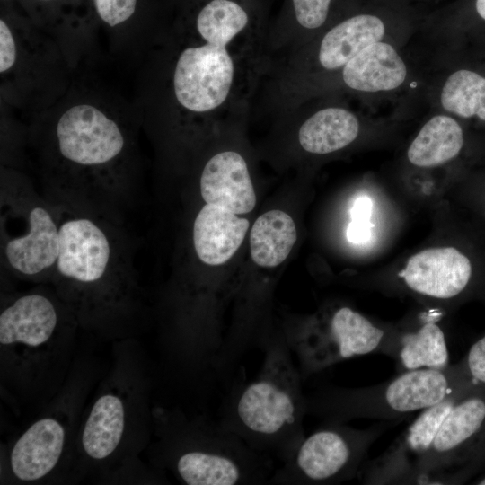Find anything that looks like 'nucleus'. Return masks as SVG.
I'll return each instance as SVG.
<instances>
[{
  "mask_svg": "<svg viewBox=\"0 0 485 485\" xmlns=\"http://www.w3.org/2000/svg\"><path fill=\"white\" fill-rule=\"evenodd\" d=\"M473 391L454 392L422 410L386 451L365 462L357 475L359 481L364 484H410L446 414L461 397Z\"/></svg>",
  "mask_w": 485,
  "mask_h": 485,
  "instance_id": "11",
  "label": "nucleus"
},
{
  "mask_svg": "<svg viewBox=\"0 0 485 485\" xmlns=\"http://www.w3.org/2000/svg\"><path fill=\"white\" fill-rule=\"evenodd\" d=\"M469 259L454 247H436L410 257L400 272L405 287L423 297L447 301L462 295L472 278Z\"/></svg>",
  "mask_w": 485,
  "mask_h": 485,
  "instance_id": "13",
  "label": "nucleus"
},
{
  "mask_svg": "<svg viewBox=\"0 0 485 485\" xmlns=\"http://www.w3.org/2000/svg\"><path fill=\"white\" fill-rule=\"evenodd\" d=\"M59 206L60 248L50 282L55 294L81 322H99L125 310L137 284L119 224Z\"/></svg>",
  "mask_w": 485,
  "mask_h": 485,
  "instance_id": "2",
  "label": "nucleus"
},
{
  "mask_svg": "<svg viewBox=\"0 0 485 485\" xmlns=\"http://www.w3.org/2000/svg\"><path fill=\"white\" fill-rule=\"evenodd\" d=\"M1 260L12 274L51 282L60 248V206L25 185L1 190Z\"/></svg>",
  "mask_w": 485,
  "mask_h": 485,
  "instance_id": "8",
  "label": "nucleus"
},
{
  "mask_svg": "<svg viewBox=\"0 0 485 485\" xmlns=\"http://www.w3.org/2000/svg\"><path fill=\"white\" fill-rule=\"evenodd\" d=\"M373 202L366 196L357 198L350 210L351 220L369 221L372 214Z\"/></svg>",
  "mask_w": 485,
  "mask_h": 485,
  "instance_id": "30",
  "label": "nucleus"
},
{
  "mask_svg": "<svg viewBox=\"0 0 485 485\" xmlns=\"http://www.w3.org/2000/svg\"><path fill=\"white\" fill-rule=\"evenodd\" d=\"M459 362L470 382L476 387L485 388V333L472 344Z\"/></svg>",
  "mask_w": 485,
  "mask_h": 485,
  "instance_id": "26",
  "label": "nucleus"
},
{
  "mask_svg": "<svg viewBox=\"0 0 485 485\" xmlns=\"http://www.w3.org/2000/svg\"><path fill=\"white\" fill-rule=\"evenodd\" d=\"M331 0H292L295 19L304 31H314L327 20Z\"/></svg>",
  "mask_w": 485,
  "mask_h": 485,
  "instance_id": "25",
  "label": "nucleus"
},
{
  "mask_svg": "<svg viewBox=\"0 0 485 485\" xmlns=\"http://www.w3.org/2000/svg\"><path fill=\"white\" fill-rule=\"evenodd\" d=\"M164 438L168 462L184 484H269L275 471L272 457L254 451L219 420L168 419Z\"/></svg>",
  "mask_w": 485,
  "mask_h": 485,
  "instance_id": "6",
  "label": "nucleus"
},
{
  "mask_svg": "<svg viewBox=\"0 0 485 485\" xmlns=\"http://www.w3.org/2000/svg\"><path fill=\"white\" fill-rule=\"evenodd\" d=\"M66 442V429L55 418L34 422L15 442L10 454L13 475L23 481L42 479L56 467Z\"/></svg>",
  "mask_w": 485,
  "mask_h": 485,
  "instance_id": "15",
  "label": "nucleus"
},
{
  "mask_svg": "<svg viewBox=\"0 0 485 485\" xmlns=\"http://www.w3.org/2000/svg\"><path fill=\"white\" fill-rule=\"evenodd\" d=\"M57 162L48 199L119 223L128 196L126 133L99 108L80 103L61 114L54 129Z\"/></svg>",
  "mask_w": 485,
  "mask_h": 485,
  "instance_id": "3",
  "label": "nucleus"
},
{
  "mask_svg": "<svg viewBox=\"0 0 485 485\" xmlns=\"http://www.w3.org/2000/svg\"><path fill=\"white\" fill-rule=\"evenodd\" d=\"M248 12L234 0H210L195 20V37L180 49L172 92L185 111L224 113L238 104L266 68L267 39L249 35Z\"/></svg>",
  "mask_w": 485,
  "mask_h": 485,
  "instance_id": "1",
  "label": "nucleus"
},
{
  "mask_svg": "<svg viewBox=\"0 0 485 485\" xmlns=\"http://www.w3.org/2000/svg\"><path fill=\"white\" fill-rule=\"evenodd\" d=\"M296 239L295 225L289 215L268 211L256 219L251 230V258L260 267H277L287 259Z\"/></svg>",
  "mask_w": 485,
  "mask_h": 485,
  "instance_id": "23",
  "label": "nucleus"
},
{
  "mask_svg": "<svg viewBox=\"0 0 485 485\" xmlns=\"http://www.w3.org/2000/svg\"><path fill=\"white\" fill-rule=\"evenodd\" d=\"M440 103L450 113L485 121V77L468 69L454 72L443 84Z\"/></svg>",
  "mask_w": 485,
  "mask_h": 485,
  "instance_id": "24",
  "label": "nucleus"
},
{
  "mask_svg": "<svg viewBox=\"0 0 485 485\" xmlns=\"http://www.w3.org/2000/svg\"><path fill=\"white\" fill-rule=\"evenodd\" d=\"M126 411L122 399L105 393L94 402L84 423L81 444L93 460H104L118 448L125 429Z\"/></svg>",
  "mask_w": 485,
  "mask_h": 485,
  "instance_id": "21",
  "label": "nucleus"
},
{
  "mask_svg": "<svg viewBox=\"0 0 485 485\" xmlns=\"http://www.w3.org/2000/svg\"><path fill=\"white\" fill-rule=\"evenodd\" d=\"M282 334L303 383L356 357L383 354L394 359L396 354V329L377 324L347 305L291 323Z\"/></svg>",
  "mask_w": 485,
  "mask_h": 485,
  "instance_id": "7",
  "label": "nucleus"
},
{
  "mask_svg": "<svg viewBox=\"0 0 485 485\" xmlns=\"http://www.w3.org/2000/svg\"><path fill=\"white\" fill-rule=\"evenodd\" d=\"M199 190L205 204L234 214L249 213L256 204L247 163L234 151L216 154L205 163L199 178Z\"/></svg>",
  "mask_w": 485,
  "mask_h": 485,
  "instance_id": "14",
  "label": "nucleus"
},
{
  "mask_svg": "<svg viewBox=\"0 0 485 485\" xmlns=\"http://www.w3.org/2000/svg\"><path fill=\"white\" fill-rule=\"evenodd\" d=\"M359 128V120L352 111L340 106H327L302 123L298 141L308 153L327 154L350 145L357 137Z\"/></svg>",
  "mask_w": 485,
  "mask_h": 485,
  "instance_id": "20",
  "label": "nucleus"
},
{
  "mask_svg": "<svg viewBox=\"0 0 485 485\" xmlns=\"http://www.w3.org/2000/svg\"><path fill=\"white\" fill-rule=\"evenodd\" d=\"M474 386L460 362L445 369L419 368L401 372L392 380L372 386H323L306 395L307 414L322 421L360 419L398 421L422 411L459 391Z\"/></svg>",
  "mask_w": 485,
  "mask_h": 485,
  "instance_id": "5",
  "label": "nucleus"
},
{
  "mask_svg": "<svg viewBox=\"0 0 485 485\" xmlns=\"http://www.w3.org/2000/svg\"><path fill=\"white\" fill-rule=\"evenodd\" d=\"M472 483L478 485H485V470L477 475V477L473 480Z\"/></svg>",
  "mask_w": 485,
  "mask_h": 485,
  "instance_id": "32",
  "label": "nucleus"
},
{
  "mask_svg": "<svg viewBox=\"0 0 485 485\" xmlns=\"http://www.w3.org/2000/svg\"><path fill=\"white\" fill-rule=\"evenodd\" d=\"M485 449V389L461 397L446 414L410 484H460L478 474Z\"/></svg>",
  "mask_w": 485,
  "mask_h": 485,
  "instance_id": "10",
  "label": "nucleus"
},
{
  "mask_svg": "<svg viewBox=\"0 0 485 485\" xmlns=\"http://www.w3.org/2000/svg\"><path fill=\"white\" fill-rule=\"evenodd\" d=\"M249 221L225 208L205 204L192 227V242L203 263L217 266L226 262L242 243Z\"/></svg>",
  "mask_w": 485,
  "mask_h": 485,
  "instance_id": "18",
  "label": "nucleus"
},
{
  "mask_svg": "<svg viewBox=\"0 0 485 485\" xmlns=\"http://www.w3.org/2000/svg\"><path fill=\"white\" fill-rule=\"evenodd\" d=\"M261 351L257 375L232 389L220 410V423L254 451L282 463L304 438L306 394L282 333L271 334Z\"/></svg>",
  "mask_w": 485,
  "mask_h": 485,
  "instance_id": "4",
  "label": "nucleus"
},
{
  "mask_svg": "<svg viewBox=\"0 0 485 485\" xmlns=\"http://www.w3.org/2000/svg\"><path fill=\"white\" fill-rule=\"evenodd\" d=\"M17 48L13 33L4 19L0 20V72L13 67L16 61Z\"/></svg>",
  "mask_w": 485,
  "mask_h": 485,
  "instance_id": "28",
  "label": "nucleus"
},
{
  "mask_svg": "<svg viewBox=\"0 0 485 485\" xmlns=\"http://www.w3.org/2000/svg\"><path fill=\"white\" fill-rule=\"evenodd\" d=\"M322 424L305 436L289 460L274 471L269 484L328 485L357 477L368 450L388 428L390 421L366 428L344 422Z\"/></svg>",
  "mask_w": 485,
  "mask_h": 485,
  "instance_id": "9",
  "label": "nucleus"
},
{
  "mask_svg": "<svg viewBox=\"0 0 485 485\" xmlns=\"http://www.w3.org/2000/svg\"><path fill=\"white\" fill-rule=\"evenodd\" d=\"M372 224L369 221L351 220L347 229V238L354 244H364L371 237Z\"/></svg>",
  "mask_w": 485,
  "mask_h": 485,
  "instance_id": "29",
  "label": "nucleus"
},
{
  "mask_svg": "<svg viewBox=\"0 0 485 485\" xmlns=\"http://www.w3.org/2000/svg\"><path fill=\"white\" fill-rule=\"evenodd\" d=\"M463 146L460 124L450 116L437 114L422 126L410 145L407 156L415 166L435 167L457 156Z\"/></svg>",
  "mask_w": 485,
  "mask_h": 485,
  "instance_id": "22",
  "label": "nucleus"
},
{
  "mask_svg": "<svg viewBox=\"0 0 485 485\" xmlns=\"http://www.w3.org/2000/svg\"><path fill=\"white\" fill-rule=\"evenodd\" d=\"M437 313H425L419 323L396 329L394 360L400 372L419 368L445 369L450 365L446 339Z\"/></svg>",
  "mask_w": 485,
  "mask_h": 485,
  "instance_id": "19",
  "label": "nucleus"
},
{
  "mask_svg": "<svg viewBox=\"0 0 485 485\" xmlns=\"http://www.w3.org/2000/svg\"><path fill=\"white\" fill-rule=\"evenodd\" d=\"M137 0H93L99 17L110 26L128 21L135 13Z\"/></svg>",
  "mask_w": 485,
  "mask_h": 485,
  "instance_id": "27",
  "label": "nucleus"
},
{
  "mask_svg": "<svg viewBox=\"0 0 485 485\" xmlns=\"http://www.w3.org/2000/svg\"><path fill=\"white\" fill-rule=\"evenodd\" d=\"M343 84L357 92L396 90L407 79L408 67L389 42H374L354 57L340 72Z\"/></svg>",
  "mask_w": 485,
  "mask_h": 485,
  "instance_id": "17",
  "label": "nucleus"
},
{
  "mask_svg": "<svg viewBox=\"0 0 485 485\" xmlns=\"http://www.w3.org/2000/svg\"><path fill=\"white\" fill-rule=\"evenodd\" d=\"M385 25L377 16L357 14L331 27L320 39L313 54L312 66L321 72H340L360 51L383 40Z\"/></svg>",
  "mask_w": 485,
  "mask_h": 485,
  "instance_id": "16",
  "label": "nucleus"
},
{
  "mask_svg": "<svg viewBox=\"0 0 485 485\" xmlns=\"http://www.w3.org/2000/svg\"><path fill=\"white\" fill-rule=\"evenodd\" d=\"M71 313L55 295L31 291L5 303L0 313L1 350L33 357L54 343L66 313Z\"/></svg>",
  "mask_w": 485,
  "mask_h": 485,
  "instance_id": "12",
  "label": "nucleus"
},
{
  "mask_svg": "<svg viewBox=\"0 0 485 485\" xmlns=\"http://www.w3.org/2000/svg\"><path fill=\"white\" fill-rule=\"evenodd\" d=\"M475 7L480 17L485 20V0H476Z\"/></svg>",
  "mask_w": 485,
  "mask_h": 485,
  "instance_id": "31",
  "label": "nucleus"
}]
</instances>
